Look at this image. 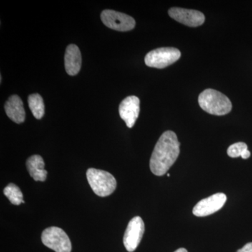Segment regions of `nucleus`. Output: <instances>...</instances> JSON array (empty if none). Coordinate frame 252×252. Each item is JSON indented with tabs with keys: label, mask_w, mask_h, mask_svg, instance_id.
I'll list each match as a JSON object with an SVG mask.
<instances>
[{
	"label": "nucleus",
	"mask_w": 252,
	"mask_h": 252,
	"mask_svg": "<svg viewBox=\"0 0 252 252\" xmlns=\"http://www.w3.org/2000/svg\"><path fill=\"white\" fill-rule=\"evenodd\" d=\"M180 143L172 131L164 132L158 141L150 159V169L157 176L165 175L180 155Z\"/></svg>",
	"instance_id": "f257e3e1"
},
{
	"label": "nucleus",
	"mask_w": 252,
	"mask_h": 252,
	"mask_svg": "<svg viewBox=\"0 0 252 252\" xmlns=\"http://www.w3.org/2000/svg\"><path fill=\"white\" fill-rule=\"evenodd\" d=\"M248 150V145L244 142H238L230 145L227 150V154L231 158L241 157L242 154Z\"/></svg>",
	"instance_id": "dca6fc26"
},
{
	"label": "nucleus",
	"mask_w": 252,
	"mask_h": 252,
	"mask_svg": "<svg viewBox=\"0 0 252 252\" xmlns=\"http://www.w3.org/2000/svg\"><path fill=\"white\" fill-rule=\"evenodd\" d=\"M251 156V153H250V151L246 150L243 154H242L241 157L243 158V159H248Z\"/></svg>",
	"instance_id": "a211bd4d"
},
{
	"label": "nucleus",
	"mask_w": 252,
	"mask_h": 252,
	"mask_svg": "<svg viewBox=\"0 0 252 252\" xmlns=\"http://www.w3.org/2000/svg\"><path fill=\"white\" fill-rule=\"evenodd\" d=\"M81 54L79 47L75 44L67 46L64 55V67L70 76L77 75L81 67Z\"/></svg>",
	"instance_id": "9b49d317"
},
{
	"label": "nucleus",
	"mask_w": 252,
	"mask_h": 252,
	"mask_svg": "<svg viewBox=\"0 0 252 252\" xmlns=\"http://www.w3.org/2000/svg\"><path fill=\"white\" fill-rule=\"evenodd\" d=\"M144 233V223L140 217H135L129 222L124 236V246L127 252L135 251L140 245Z\"/></svg>",
	"instance_id": "0eeeda50"
},
{
	"label": "nucleus",
	"mask_w": 252,
	"mask_h": 252,
	"mask_svg": "<svg viewBox=\"0 0 252 252\" xmlns=\"http://www.w3.org/2000/svg\"><path fill=\"white\" fill-rule=\"evenodd\" d=\"M175 252H188L187 250L185 248H180L178 249V250H176Z\"/></svg>",
	"instance_id": "6ab92c4d"
},
{
	"label": "nucleus",
	"mask_w": 252,
	"mask_h": 252,
	"mask_svg": "<svg viewBox=\"0 0 252 252\" xmlns=\"http://www.w3.org/2000/svg\"><path fill=\"white\" fill-rule=\"evenodd\" d=\"M100 17L102 23L107 28L114 31L127 32L135 27V21L133 18L114 10H104Z\"/></svg>",
	"instance_id": "423d86ee"
},
{
	"label": "nucleus",
	"mask_w": 252,
	"mask_h": 252,
	"mask_svg": "<svg viewBox=\"0 0 252 252\" xmlns=\"http://www.w3.org/2000/svg\"><path fill=\"white\" fill-rule=\"evenodd\" d=\"M86 177L91 189L98 196H108L114 193L117 188V180L108 172L89 168L86 172Z\"/></svg>",
	"instance_id": "7ed1b4c3"
},
{
	"label": "nucleus",
	"mask_w": 252,
	"mask_h": 252,
	"mask_svg": "<svg viewBox=\"0 0 252 252\" xmlns=\"http://www.w3.org/2000/svg\"><path fill=\"white\" fill-rule=\"evenodd\" d=\"M181 57L180 50L172 47L159 48L150 51L144 59L148 67L162 69L173 64Z\"/></svg>",
	"instance_id": "39448f33"
},
{
	"label": "nucleus",
	"mask_w": 252,
	"mask_h": 252,
	"mask_svg": "<svg viewBox=\"0 0 252 252\" xmlns=\"http://www.w3.org/2000/svg\"><path fill=\"white\" fill-rule=\"evenodd\" d=\"M26 166L30 175L36 182H44L46 180L47 171L44 168L45 163L41 156H32L26 161Z\"/></svg>",
	"instance_id": "ddd939ff"
},
{
	"label": "nucleus",
	"mask_w": 252,
	"mask_h": 252,
	"mask_svg": "<svg viewBox=\"0 0 252 252\" xmlns=\"http://www.w3.org/2000/svg\"><path fill=\"white\" fill-rule=\"evenodd\" d=\"M41 241L56 252H71L72 244L67 233L59 227L46 228L41 234Z\"/></svg>",
	"instance_id": "20e7f679"
},
{
	"label": "nucleus",
	"mask_w": 252,
	"mask_h": 252,
	"mask_svg": "<svg viewBox=\"0 0 252 252\" xmlns=\"http://www.w3.org/2000/svg\"><path fill=\"white\" fill-rule=\"evenodd\" d=\"M168 14L177 22L189 27H198L203 24L205 20L203 13L196 10L173 7L169 9Z\"/></svg>",
	"instance_id": "1a4fd4ad"
},
{
	"label": "nucleus",
	"mask_w": 252,
	"mask_h": 252,
	"mask_svg": "<svg viewBox=\"0 0 252 252\" xmlns=\"http://www.w3.org/2000/svg\"><path fill=\"white\" fill-rule=\"evenodd\" d=\"M227 197L224 193H215L200 200L193 207V214L196 217H207L215 213L223 207Z\"/></svg>",
	"instance_id": "6e6552de"
},
{
	"label": "nucleus",
	"mask_w": 252,
	"mask_h": 252,
	"mask_svg": "<svg viewBox=\"0 0 252 252\" xmlns=\"http://www.w3.org/2000/svg\"><path fill=\"white\" fill-rule=\"evenodd\" d=\"M4 194L13 205H20L25 203L21 189L14 184L11 183L6 186L4 189Z\"/></svg>",
	"instance_id": "2eb2a0df"
},
{
	"label": "nucleus",
	"mask_w": 252,
	"mask_h": 252,
	"mask_svg": "<svg viewBox=\"0 0 252 252\" xmlns=\"http://www.w3.org/2000/svg\"><path fill=\"white\" fill-rule=\"evenodd\" d=\"M140 99L136 96H128L121 102L119 114L126 126L131 128L135 125L140 114Z\"/></svg>",
	"instance_id": "9d476101"
},
{
	"label": "nucleus",
	"mask_w": 252,
	"mask_h": 252,
	"mask_svg": "<svg viewBox=\"0 0 252 252\" xmlns=\"http://www.w3.org/2000/svg\"><path fill=\"white\" fill-rule=\"evenodd\" d=\"M237 252H252V243L247 244L243 248L238 250Z\"/></svg>",
	"instance_id": "f3484780"
},
{
	"label": "nucleus",
	"mask_w": 252,
	"mask_h": 252,
	"mask_svg": "<svg viewBox=\"0 0 252 252\" xmlns=\"http://www.w3.org/2000/svg\"><path fill=\"white\" fill-rule=\"evenodd\" d=\"M200 107L212 115L223 116L232 109V103L228 97L214 89H206L198 97Z\"/></svg>",
	"instance_id": "f03ea898"
},
{
	"label": "nucleus",
	"mask_w": 252,
	"mask_h": 252,
	"mask_svg": "<svg viewBox=\"0 0 252 252\" xmlns=\"http://www.w3.org/2000/svg\"><path fill=\"white\" fill-rule=\"evenodd\" d=\"M167 177H170V174L167 173Z\"/></svg>",
	"instance_id": "aec40b11"
},
{
	"label": "nucleus",
	"mask_w": 252,
	"mask_h": 252,
	"mask_svg": "<svg viewBox=\"0 0 252 252\" xmlns=\"http://www.w3.org/2000/svg\"><path fill=\"white\" fill-rule=\"evenodd\" d=\"M28 104L33 116L36 119H41L44 115V100L40 94H32L28 97Z\"/></svg>",
	"instance_id": "4468645a"
},
{
	"label": "nucleus",
	"mask_w": 252,
	"mask_h": 252,
	"mask_svg": "<svg viewBox=\"0 0 252 252\" xmlns=\"http://www.w3.org/2000/svg\"><path fill=\"white\" fill-rule=\"evenodd\" d=\"M5 112L13 122L20 124L25 122L26 112L22 99L16 94L11 95L4 104Z\"/></svg>",
	"instance_id": "f8f14e48"
}]
</instances>
